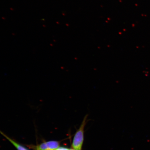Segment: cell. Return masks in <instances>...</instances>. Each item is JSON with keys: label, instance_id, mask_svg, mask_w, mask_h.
Here are the masks:
<instances>
[{"label": "cell", "instance_id": "obj_1", "mask_svg": "<svg viewBox=\"0 0 150 150\" xmlns=\"http://www.w3.org/2000/svg\"><path fill=\"white\" fill-rule=\"evenodd\" d=\"M87 116L84 117L80 128L75 135L72 146L76 150H81L83 145L84 138V129L86 124Z\"/></svg>", "mask_w": 150, "mask_h": 150}, {"label": "cell", "instance_id": "obj_2", "mask_svg": "<svg viewBox=\"0 0 150 150\" xmlns=\"http://www.w3.org/2000/svg\"><path fill=\"white\" fill-rule=\"evenodd\" d=\"M47 146L50 150H55L58 149L59 142L56 141H50L46 142Z\"/></svg>", "mask_w": 150, "mask_h": 150}, {"label": "cell", "instance_id": "obj_3", "mask_svg": "<svg viewBox=\"0 0 150 150\" xmlns=\"http://www.w3.org/2000/svg\"><path fill=\"white\" fill-rule=\"evenodd\" d=\"M3 135L6 137L7 139L9 140V141H10L11 143L13 144V145L15 146V147H16V149H17L18 150H29L26 149V148L25 147H24L23 146L21 145H20V144L16 143V142H15L14 141H13L12 139H11L8 137H7L6 136L4 135V134H3Z\"/></svg>", "mask_w": 150, "mask_h": 150}, {"label": "cell", "instance_id": "obj_4", "mask_svg": "<svg viewBox=\"0 0 150 150\" xmlns=\"http://www.w3.org/2000/svg\"><path fill=\"white\" fill-rule=\"evenodd\" d=\"M37 149V150H50L47 145L46 142H44L38 146Z\"/></svg>", "mask_w": 150, "mask_h": 150}, {"label": "cell", "instance_id": "obj_5", "mask_svg": "<svg viewBox=\"0 0 150 150\" xmlns=\"http://www.w3.org/2000/svg\"><path fill=\"white\" fill-rule=\"evenodd\" d=\"M56 150H69V149L64 147H60L58 148Z\"/></svg>", "mask_w": 150, "mask_h": 150}, {"label": "cell", "instance_id": "obj_6", "mask_svg": "<svg viewBox=\"0 0 150 150\" xmlns=\"http://www.w3.org/2000/svg\"><path fill=\"white\" fill-rule=\"evenodd\" d=\"M69 150H76L73 149H69Z\"/></svg>", "mask_w": 150, "mask_h": 150}, {"label": "cell", "instance_id": "obj_7", "mask_svg": "<svg viewBox=\"0 0 150 150\" xmlns=\"http://www.w3.org/2000/svg\"></svg>", "mask_w": 150, "mask_h": 150}]
</instances>
